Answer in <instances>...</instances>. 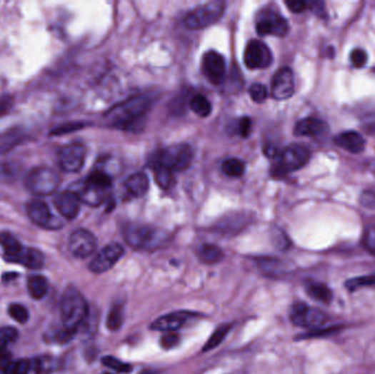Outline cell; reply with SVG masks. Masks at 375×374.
<instances>
[{"mask_svg": "<svg viewBox=\"0 0 375 374\" xmlns=\"http://www.w3.org/2000/svg\"><path fill=\"white\" fill-rule=\"evenodd\" d=\"M151 107V100L145 96H139L118 104L106 116L116 128L135 130V126L142 121Z\"/></svg>", "mask_w": 375, "mask_h": 374, "instance_id": "6da1fadb", "label": "cell"}, {"mask_svg": "<svg viewBox=\"0 0 375 374\" xmlns=\"http://www.w3.org/2000/svg\"><path fill=\"white\" fill-rule=\"evenodd\" d=\"M112 187L111 176L101 169L92 171L87 179L78 185L74 193L81 202L90 206H99L108 199Z\"/></svg>", "mask_w": 375, "mask_h": 374, "instance_id": "7a4b0ae2", "label": "cell"}, {"mask_svg": "<svg viewBox=\"0 0 375 374\" xmlns=\"http://www.w3.org/2000/svg\"><path fill=\"white\" fill-rule=\"evenodd\" d=\"M61 314L64 328L75 333L87 318V302L79 290L73 285L67 287L61 296Z\"/></svg>", "mask_w": 375, "mask_h": 374, "instance_id": "3957f363", "label": "cell"}, {"mask_svg": "<svg viewBox=\"0 0 375 374\" xmlns=\"http://www.w3.org/2000/svg\"><path fill=\"white\" fill-rule=\"evenodd\" d=\"M123 235L125 242L137 251H155L167 241V236L161 231L137 223L125 226Z\"/></svg>", "mask_w": 375, "mask_h": 374, "instance_id": "277c9868", "label": "cell"}, {"mask_svg": "<svg viewBox=\"0 0 375 374\" xmlns=\"http://www.w3.org/2000/svg\"><path fill=\"white\" fill-rule=\"evenodd\" d=\"M225 11V3L215 0L204 5L199 6L186 14L184 24L191 30H201L216 24L222 18Z\"/></svg>", "mask_w": 375, "mask_h": 374, "instance_id": "5b68a950", "label": "cell"}, {"mask_svg": "<svg viewBox=\"0 0 375 374\" xmlns=\"http://www.w3.org/2000/svg\"><path fill=\"white\" fill-rule=\"evenodd\" d=\"M194 149L188 144H176L167 147L155 159L171 171H182L189 168L194 161Z\"/></svg>", "mask_w": 375, "mask_h": 374, "instance_id": "8992f818", "label": "cell"}, {"mask_svg": "<svg viewBox=\"0 0 375 374\" xmlns=\"http://www.w3.org/2000/svg\"><path fill=\"white\" fill-rule=\"evenodd\" d=\"M311 158V152L303 145L293 144L286 147L279 154V161L276 163V175H284L299 171L306 165Z\"/></svg>", "mask_w": 375, "mask_h": 374, "instance_id": "52a82bcc", "label": "cell"}, {"mask_svg": "<svg viewBox=\"0 0 375 374\" xmlns=\"http://www.w3.org/2000/svg\"><path fill=\"white\" fill-rule=\"evenodd\" d=\"M26 186L29 191L38 196H50L56 191L59 186V177L54 171L39 167L28 173Z\"/></svg>", "mask_w": 375, "mask_h": 374, "instance_id": "ba28073f", "label": "cell"}, {"mask_svg": "<svg viewBox=\"0 0 375 374\" xmlns=\"http://www.w3.org/2000/svg\"><path fill=\"white\" fill-rule=\"evenodd\" d=\"M290 320L296 326L317 330L325 326L326 323L328 322V316L323 310L300 302V303H295L291 308Z\"/></svg>", "mask_w": 375, "mask_h": 374, "instance_id": "9c48e42d", "label": "cell"}, {"mask_svg": "<svg viewBox=\"0 0 375 374\" xmlns=\"http://www.w3.org/2000/svg\"><path fill=\"white\" fill-rule=\"evenodd\" d=\"M256 31L259 36H274L282 38L289 32V24L286 18L282 17L274 10H264L259 14L256 22Z\"/></svg>", "mask_w": 375, "mask_h": 374, "instance_id": "30bf717a", "label": "cell"}, {"mask_svg": "<svg viewBox=\"0 0 375 374\" xmlns=\"http://www.w3.org/2000/svg\"><path fill=\"white\" fill-rule=\"evenodd\" d=\"M272 53L261 41L251 40L246 46L244 62L249 69H264L272 64Z\"/></svg>", "mask_w": 375, "mask_h": 374, "instance_id": "8fae6325", "label": "cell"}, {"mask_svg": "<svg viewBox=\"0 0 375 374\" xmlns=\"http://www.w3.org/2000/svg\"><path fill=\"white\" fill-rule=\"evenodd\" d=\"M124 248L118 243L108 245L99 251L97 256L92 259L89 269L94 273H104L110 271L122 258Z\"/></svg>", "mask_w": 375, "mask_h": 374, "instance_id": "7c38bea8", "label": "cell"}, {"mask_svg": "<svg viewBox=\"0 0 375 374\" xmlns=\"http://www.w3.org/2000/svg\"><path fill=\"white\" fill-rule=\"evenodd\" d=\"M97 247V239L89 231L76 230L69 237V248L76 258L85 259L89 257Z\"/></svg>", "mask_w": 375, "mask_h": 374, "instance_id": "4fadbf2b", "label": "cell"}, {"mask_svg": "<svg viewBox=\"0 0 375 374\" xmlns=\"http://www.w3.org/2000/svg\"><path fill=\"white\" fill-rule=\"evenodd\" d=\"M59 165L66 173H77L83 168L86 158V148L79 143L66 145L59 155Z\"/></svg>", "mask_w": 375, "mask_h": 374, "instance_id": "5bb4252c", "label": "cell"}, {"mask_svg": "<svg viewBox=\"0 0 375 374\" xmlns=\"http://www.w3.org/2000/svg\"><path fill=\"white\" fill-rule=\"evenodd\" d=\"M294 94V76L289 67H282L272 79L271 95L276 100L290 99Z\"/></svg>", "mask_w": 375, "mask_h": 374, "instance_id": "9a60e30c", "label": "cell"}, {"mask_svg": "<svg viewBox=\"0 0 375 374\" xmlns=\"http://www.w3.org/2000/svg\"><path fill=\"white\" fill-rule=\"evenodd\" d=\"M225 59L220 53L210 51L206 53L202 59V71L209 81L213 84H220L224 79Z\"/></svg>", "mask_w": 375, "mask_h": 374, "instance_id": "2e32d148", "label": "cell"}, {"mask_svg": "<svg viewBox=\"0 0 375 374\" xmlns=\"http://www.w3.org/2000/svg\"><path fill=\"white\" fill-rule=\"evenodd\" d=\"M26 214L34 224L41 228H55L54 218L51 214L50 208L45 202L34 200L26 206Z\"/></svg>", "mask_w": 375, "mask_h": 374, "instance_id": "e0dca14e", "label": "cell"}, {"mask_svg": "<svg viewBox=\"0 0 375 374\" xmlns=\"http://www.w3.org/2000/svg\"><path fill=\"white\" fill-rule=\"evenodd\" d=\"M329 131V126L325 121L317 118H306L299 121L294 128L296 136H307V138H319L325 136Z\"/></svg>", "mask_w": 375, "mask_h": 374, "instance_id": "ac0fdd59", "label": "cell"}, {"mask_svg": "<svg viewBox=\"0 0 375 374\" xmlns=\"http://www.w3.org/2000/svg\"><path fill=\"white\" fill-rule=\"evenodd\" d=\"M81 200L73 191H65L55 200V206L59 213L69 220H73L81 211Z\"/></svg>", "mask_w": 375, "mask_h": 374, "instance_id": "d6986e66", "label": "cell"}, {"mask_svg": "<svg viewBox=\"0 0 375 374\" xmlns=\"http://www.w3.org/2000/svg\"><path fill=\"white\" fill-rule=\"evenodd\" d=\"M334 143L338 147H341L352 154L364 152L366 145L364 136L356 131H346V132L340 133L334 138Z\"/></svg>", "mask_w": 375, "mask_h": 374, "instance_id": "ffe728a7", "label": "cell"}, {"mask_svg": "<svg viewBox=\"0 0 375 374\" xmlns=\"http://www.w3.org/2000/svg\"><path fill=\"white\" fill-rule=\"evenodd\" d=\"M9 263H19L29 269H40L44 265V256L38 249L24 247L18 255L6 259Z\"/></svg>", "mask_w": 375, "mask_h": 374, "instance_id": "44dd1931", "label": "cell"}, {"mask_svg": "<svg viewBox=\"0 0 375 374\" xmlns=\"http://www.w3.org/2000/svg\"><path fill=\"white\" fill-rule=\"evenodd\" d=\"M186 320V315L184 313H173V314H167V315L157 318L151 325V328L153 330H159V332H176L177 329L182 327Z\"/></svg>", "mask_w": 375, "mask_h": 374, "instance_id": "7402d4cb", "label": "cell"}, {"mask_svg": "<svg viewBox=\"0 0 375 374\" xmlns=\"http://www.w3.org/2000/svg\"><path fill=\"white\" fill-rule=\"evenodd\" d=\"M26 138V133L22 128H12L0 134V155L10 152L14 147L21 144Z\"/></svg>", "mask_w": 375, "mask_h": 374, "instance_id": "603a6c76", "label": "cell"}, {"mask_svg": "<svg viewBox=\"0 0 375 374\" xmlns=\"http://www.w3.org/2000/svg\"><path fill=\"white\" fill-rule=\"evenodd\" d=\"M125 188L134 197H143L149 189V179L145 173H136L125 181Z\"/></svg>", "mask_w": 375, "mask_h": 374, "instance_id": "cb8c5ba5", "label": "cell"}, {"mask_svg": "<svg viewBox=\"0 0 375 374\" xmlns=\"http://www.w3.org/2000/svg\"><path fill=\"white\" fill-rule=\"evenodd\" d=\"M306 292L315 301L329 304L333 300V293L326 284L311 282L306 285Z\"/></svg>", "mask_w": 375, "mask_h": 374, "instance_id": "d4e9b609", "label": "cell"}, {"mask_svg": "<svg viewBox=\"0 0 375 374\" xmlns=\"http://www.w3.org/2000/svg\"><path fill=\"white\" fill-rule=\"evenodd\" d=\"M198 257L202 263L214 265L222 261L224 258V253L216 245L206 244L199 249Z\"/></svg>", "mask_w": 375, "mask_h": 374, "instance_id": "484cf974", "label": "cell"}, {"mask_svg": "<svg viewBox=\"0 0 375 374\" xmlns=\"http://www.w3.org/2000/svg\"><path fill=\"white\" fill-rule=\"evenodd\" d=\"M49 282L43 276H31L28 279V291L32 298L41 300L48 293Z\"/></svg>", "mask_w": 375, "mask_h": 374, "instance_id": "4316f807", "label": "cell"}, {"mask_svg": "<svg viewBox=\"0 0 375 374\" xmlns=\"http://www.w3.org/2000/svg\"><path fill=\"white\" fill-rule=\"evenodd\" d=\"M0 246L5 251V259L16 256L24 248L19 241L9 232H0Z\"/></svg>", "mask_w": 375, "mask_h": 374, "instance_id": "83f0119b", "label": "cell"}, {"mask_svg": "<svg viewBox=\"0 0 375 374\" xmlns=\"http://www.w3.org/2000/svg\"><path fill=\"white\" fill-rule=\"evenodd\" d=\"M154 178L159 188L166 190L169 189L174 183V171H170L161 163L154 161L153 166Z\"/></svg>", "mask_w": 375, "mask_h": 374, "instance_id": "f1b7e54d", "label": "cell"}, {"mask_svg": "<svg viewBox=\"0 0 375 374\" xmlns=\"http://www.w3.org/2000/svg\"><path fill=\"white\" fill-rule=\"evenodd\" d=\"M124 320V308L122 304H114L109 310L108 318H106V327L111 332H116L122 326Z\"/></svg>", "mask_w": 375, "mask_h": 374, "instance_id": "f546056e", "label": "cell"}, {"mask_svg": "<svg viewBox=\"0 0 375 374\" xmlns=\"http://www.w3.org/2000/svg\"><path fill=\"white\" fill-rule=\"evenodd\" d=\"M57 363L53 358H38L31 360L30 374H46L51 373L56 369Z\"/></svg>", "mask_w": 375, "mask_h": 374, "instance_id": "4dcf8cb0", "label": "cell"}, {"mask_svg": "<svg viewBox=\"0 0 375 374\" xmlns=\"http://www.w3.org/2000/svg\"><path fill=\"white\" fill-rule=\"evenodd\" d=\"M190 108L196 116L201 118H206L212 112V104L209 101L208 98L202 95H196L190 101Z\"/></svg>", "mask_w": 375, "mask_h": 374, "instance_id": "1f68e13d", "label": "cell"}, {"mask_svg": "<svg viewBox=\"0 0 375 374\" xmlns=\"http://www.w3.org/2000/svg\"><path fill=\"white\" fill-rule=\"evenodd\" d=\"M245 163L237 158L226 159L222 165L223 173L231 178L241 177L245 173Z\"/></svg>", "mask_w": 375, "mask_h": 374, "instance_id": "d6a6232c", "label": "cell"}, {"mask_svg": "<svg viewBox=\"0 0 375 374\" xmlns=\"http://www.w3.org/2000/svg\"><path fill=\"white\" fill-rule=\"evenodd\" d=\"M229 330H231V325H222V326L216 328L214 333L211 335L209 340L206 341V345L203 347V351H210L212 349L216 348L223 340H224L225 337L229 334Z\"/></svg>", "mask_w": 375, "mask_h": 374, "instance_id": "836d02e7", "label": "cell"}, {"mask_svg": "<svg viewBox=\"0 0 375 374\" xmlns=\"http://www.w3.org/2000/svg\"><path fill=\"white\" fill-rule=\"evenodd\" d=\"M102 363L106 367L110 368L114 371L119 372V373L129 374L132 372L133 367L130 363H125L123 361L119 360L116 358L111 357V355H106L102 359Z\"/></svg>", "mask_w": 375, "mask_h": 374, "instance_id": "e575fe53", "label": "cell"}, {"mask_svg": "<svg viewBox=\"0 0 375 374\" xmlns=\"http://www.w3.org/2000/svg\"><path fill=\"white\" fill-rule=\"evenodd\" d=\"M375 285V273L364 276V277L354 278L346 283V287L349 291L361 289V288L372 287Z\"/></svg>", "mask_w": 375, "mask_h": 374, "instance_id": "d590c367", "label": "cell"}, {"mask_svg": "<svg viewBox=\"0 0 375 374\" xmlns=\"http://www.w3.org/2000/svg\"><path fill=\"white\" fill-rule=\"evenodd\" d=\"M18 337L17 329L14 327H1L0 328V350L7 349L12 341Z\"/></svg>", "mask_w": 375, "mask_h": 374, "instance_id": "8d00e7d4", "label": "cell"}, {"mask_svg": "<svg viewBox=\"0 0 375 374\" xmlns=\"http://www.w3.org/2000/svg\"><path fill=\"white\" fill-rule=\"evenodd\" d=\"M260 268L268 275H276V273L284 271V265L278 259L266 258L260 261Z\"/></svg>", "mask_w": 375, "mask_h": 374, "instance_id": "74e56055", "label": "cell"}, {"mask_svg": "<svg viewBox=\"0 0 375 374\" xmlns=\"http://www.w3.org/2000/svg\"><path fill=\"white\" fill-rule=\"evenodd\" d=\"M8 313H9L10 318H14V320H17L20 324H24L28 322L29 320V312L24 305L21 304H11L8 308Z\"/></svg>", "mask_w": 375, "mask_h": 374, "instance_id": "f35d334b", "label": "cell"}, {"mask_svg": "<svg viewBox=\"0 0 375 374\" xmlns=\"http://www.w3.org/2000/svg\"><path fill=\"white\" fill-rule=\"evenodd\" d=\"M31 360L26 359H20L14 361L9 365L4 373L5 374H30Z\"/></svg>", "mask_w": 375, "mask_h": 374, "instance_id": "ab89813d", "label": "cell"}, {"mask_svg": "<svg viewBox=\"0 0 375 374\" xmlns=\"http://www.w3.org/2000/svg\"><path fill=\"white\" fill-rule=\"evenodd\" d=\"M250 97L257 103H262L268 98V91L262 84H254L249 89Z\"/></svg>", "mask_w": 375, "mask_h": 374, "instance_id": "60d3db41", "label": "cell"}, {"mask_svg": "<svg viewBox=\"0 0 375 374\" xmlns=\"http://www.w3.org/2000/svg\"><path fill=\"white\" fill-rule=\"evenodd\" d=\"M350 59H351V64L356 69H362V67L366 66V62H368V54L362 49H354L350 53Z\"/></svg>", "mask_w": 375, "mask_h": 374, "instance_id": "b9f144b4", "label": "cell"}, {"mask_svg": "<svg viewBox=\"0 0 375 374\" xmlns=\"http://www.w3.org/2000/svg\"><path fill=\"white\" fill-rule=\"evenodd\" d=\"M179 340V335L176 334L175 332L166 333V334L161 337V346L163 347L164 349H171L177 346Z\"/></svg>", "mask_w": 375, "mask_h": 374, "instance_id": "7bdbcfd3", "label": "cell"}, {"mask_svg": "<svg viewBox=\"0 0 375 374\" xmlns=\"http://www.w3.org/2000/svg\"><path fill=\"white\" fill-rule=\"evenodd\" d=\"M85 128L84 123H67L64 126H59L51 132L52 136H63V134H67V133L74 132V131L81 130V128Z\"/></svg>", "mask_w": 375, "mask_h": 374, "instance_id": "ee69618b", "label": "cell"}, {"mask_svg": "<svg viewBox=\"0 0 375 374\" xmlns=\"http://www.w3.org/2000/svg\"><path fill=\"white\" fill-rule=\"evenodd\" d=\"M251 131V120L247 116L241 118L239 123V133L241 138H248Z\"/></svg>", "mask_w": 375, "mask_h": 374, "instance_id": "f6af8a7d", "label": "cell"}, {"mask_svg": "<svg viewBox=\"0 0 375 374\" xmlns=\"http://www.w3.org/2000/svg\"><path fill=\"white\" fill-rule=\"evenodd\" d=\"M286 5L294 14H301V12L307 9L309 4L305 3V1H301V0H294V1L291 0V1H286Z\"/></svg>", "mask_w": 375, "mask_h": 374, "instance_id": "bcb514c9", "label": "cell"}, {"mask_svg": "<svg viewBox=\"0 0 375 374\" xmlns=\"http://www.w3.org/2000/svg\"><path fill=\"white\" fill-rule=\"evenodd\" d=\"M12 363V355L7 349L0 350V372H5Z\"/></svg>", "mask_w": 375, "mask_h": 374, "instance_id": "7dc6e473", "label": "cell"}, {"mask_svg": "<svg viewBox=\"0 0 375 374\" xmlns=\"http://www.w3.org/2000/svg\"><path fill=\"white\" fill-rule=\"evenodd\" d=\"M12 106H14V100L10 96L0 98V118L6 116L11 110Z\"/></svg>", "mask_w": 375, "mask_h": 374, "instance_id": "c3c4849f", "label": "cell"}, {"mask_svg": "<svg viewBox=\"0 0 375 374\" xmlns=\"http://www.w3.org/2000/svg\"><path fill=\"white\" fill-rule=\"evenodd\" d=\"M366 246L370 249L371 251H374L375 253V231L369 230L368 234L366 237Z\"/></svg>", "mask_w": 375, "mask_h": 374, "instance_id": "681fc988", "label": "cell"}, {"mask_svg": "<svg viewBox=\"0 0 375 374\" xmlns=\"http://www.w3.org/2000/svg\"><path fill=\"white\" fill-rule=\"evenodd\" d=\"M309 5L311 6V9L314 10V12L323 17L324 11H325V6L323 3H311Z\"/></svg>", "mask_w": 375, "mask_h": 374, "instance_id": "f907efd6", "label": "cell"}, {"mask_svg": "<svg viewBox=\"0 0 375 374\" xmlns=\"http://www.w3.org/2000/svg\"><path fill=\"white\" fill-rule=\"evenodd\" d=\"M16 278H18L17 273H6V275H4V280L5 281H7V280H11V279H16Z\"/></svg>", "mask_w": 375, "mask_h": 374, "instance_id": "816d5d0a", "label": "cell"}, {"mask_svg": "<svg viewBox=\"0 0 375 374\" xmlns=\"http://www.w3.org/2000/svg\"><path fill=\"white\" fill-rule=\"evenodd\" d=\"M102 374H114V373H109V372H104V373Z\"/></svg>", "mask_w": 375, "mask_h": 374, "instance_id": "f5cc1de1", "label": "cell"}, {"mask_svg": "<svg viewBox=\"0 0 375 374\" xmlns=\"http://www.w3.org/2000/svg\"><path fill=\"white\" fill-rule=\"evenodd\" d=\"M374 71H375V69H374Z\"/></svg>", "mask_w": 375, "mask_h": 374, "instance_id": "db71d44e", "label": "cell"}]
</instances>
